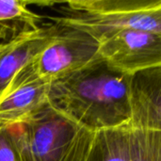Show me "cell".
<instances>
[{
    "label": "cell",
    "instance_id": "obj_4",
    "mask_svg": "<svg viewBox=\"0 0 161 161\" xmlns=\"http://www.w3.org/2000/svg\"><path fill=\"white\" fill-rule=\"evenodd\" d=\"M59 25L55 41L33 61L36 74L48 83L101 58L96 39L78 28Z\"/></svg>",
    "mask_w": 161,
    "mask_h": 161
},
{
    "label": "cell",
    "instance_id": "obj_8",
    "mask_svg": "<svg viewBox=\"0 0 161 161\" xmlns=\"http://www.w3.org/2000/svg\"><path fill=\"white\" fill-rule=\"evenodd\" d=\"M129 108L131 128L161 131V66L131 75Z\"/></svg>",
    "mask_w": 161,
    "mask_h": 161
},
{
    "label": "cell",
    "instance_id": "obj_1",
    "mask_svg": "<svg viewBox=\"0 0 161 161\" xmlns=\"http://www.w3.org/2000/svg\"><path fill=\"white\" fill-rule=\"evenodd\" d=\"M130 78L99 58L52 81L47 102L92 133L120 127L130 122Z\"/></svg>",
    "mask_w": 161,
    "mask_h": 161
},
{
    "label": "cell",
    "instance_id": "obj_6",
    "mask_svg": "<svg viewBox=\"0 0 161 161\" xmlns=\"http://www.w3.org/2000/svg\"><path fill=\"white\" fill-rule=\"evenodd\" d=\"M49 85L36 74L33 61L15 74L0 92V129L22 123L46 105Z\"/></svg>",
    "mask_w": 161,
    "mask_h": 161
},
{
    "label": "cell",
    "instance_id": "obj_12",
    "mask_svg": "<svg viewBox=\"0 0 161 161\" xmlns=\"http://www.w3.org/2000/svg\"><path fill=\"white\" fill-rule=\"evenodd\" d=\"M0 161H21L9 128L0 129Z\"/></svg>",
    "mask_w": 161,
    "mask_h": 161
},
{
    "label": "cell",
    "instance_id": "obj_2",
    "mask_svg": "<svg viewBox=\"0 0 161 161\" xmlns=\"http://www.w3.org/2000/svg\"><path fill=\"white\" fill-rule=\"evenodd\" d=\"M57 24L78 28L99 42L125 29L161 35V0H71Z\"/></svg>",
    "mask_w": 161,
    "mask_h": 161
},
{
    "label": "cell",
    "instance_id": "obj_10",
    "mask_svg": "<svg viewBox=\"0 0 161 161\" xmlns=\"http://www.w3.org/2000/svg\"><path fill=\"white\" fill-rule=\"evenodd\" d=\"M25 0H0V39L7 42L40 26L42 17L31 11Z\"/></svg>",
    "mask_w": 161,
    "mask_h": 161
},
{
    "label": "cell",
    "instance_id": "obj_3",
    "mask_svg": "<svg viewBox=\"0 0 161 161\" xmlns=\"http://www.w3.org/2000/svg\"><path fill=\"white\" fill-rule=\"evenodd\" d=\"M30 161H86L93 133L53 108L41 109L14 125Z\"/></svg>",
    "mask_w": 161,
    "mask_h": 161
},
{
    "label": "cell",
    "instance_id": "obj_11",
    "mask_svg": "<svg viewBox=\"0 0 161 161\" xmlns=\"http://www.w3.org/2000/svg\"><path fill=\"white\" fill-rule=\"evenodd\" d=\"M130 160L161 161V131H130Z\"/></svg>",
    "mask_w": 161,
    "mask_h": 161
},
{
    "label": "cell",
    "instance_id": "obj_9",
    "mask_svg": "<svg viewBox=\"0 0 161 161\" xmlns=\"http://www.w3.org/2000/svg\"><path fill=\"white\" fill-rule=\"evenodd\" d=\"M130 124L93 132L86 161L130 160Z\"/></svg>",
    "mask_w": 161,
    "mask_h": 161
},
{
    "label": "cell",
    "instance_id": "obj_7",
    "mask_svg": "<svg viewBox=\"0 0 161 161\" xmlns=\"http://www.w3.org/2000/svg\"><path fill=\"white\" fill-rule=\"evenodd\" d=\"M58 24H44L0 43V92L22 68L34 61L51 44L59 30Z\"/></svg>",
    "mask_w": 161,
    "mask_h": 161
},
{
    "label": "cell",
    "instance_id": "obj_5",
    "mask_svg": "<svg viewBox=\"0 0 161 161\" xmlns=\"http://www.w3.org/2000/svg\"><path fill=\"white\" fill-rule=\"evenodd\" d=\"M99 55L111 67L132 75L161 66V35L125 29L100 42Z\"/></svg>",
    "mask_w": 161,
    "mask_h": 161
}]
</instances>
